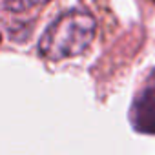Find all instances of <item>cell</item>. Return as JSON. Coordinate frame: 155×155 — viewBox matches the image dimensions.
Listing matches in <instances>:
<instances>
[{
    "instance_id": "obj_1",
    "label": "cell",
    "mask_w": 155,
    "mask_h": 155,
    "mask_svg": "<svg viewBox=\"0 0 155 155\" xmlns=\"http://www.w3.org/2000/svg\"><path fill=\"white\" fill-rule=\"evenodd\" d=\"M95 18L81 9L60 15L40 37L38 51L49 60H62L84 53L95 38Z\"/></svg>"
},
{
    "instance_id": "obj_2",
    "label": "cell",
    "mask_w": 155,
    "mask_h": 155,
    "mask_svg": "<svg viewBox=\"0 0 155 155\" xmlns=\"http://www.w3.org/2000/svg\"><path fill=\"white\" fill-rule=\"evenodd\" d=\"M131 122L140 133H155V69L133 101Z\"/></svg>"
},
{
    "instance_id": "obj_3",
    "label": "cell",
    "mask_w": 155,
    "mask_h": 155,
    "mask_svg": "<svg viewBox=\"0 0 155 155\" xmlns=\"http://www.w3.org/2000/svg\"><path fill=\"white\" fill-rule=\"evenodd\" d=\"M49 0H6V4L13 11H26V9H35L44 4H48Z\"/></svg>"
},
{
    "instance_id": "obj_4",
    "label": "cell",
    "mask_w": 155,
    "mask_h": 155,
    "mask_svg": "<svg viewBox=\"0 0 155 155\" xmlns=\"http://www.w3.org/2000/svg\"><path fill=\"white\" fill-rule=\"evenodd\" d=\"M0 40H2V37H0Z\"/></svg>"
}]
</instances>
